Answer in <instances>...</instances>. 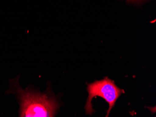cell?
<instances>
[{
	"label": "cell",
	"mask_w": 156,
	"mask_h": 117,
	"mask_svg": "<svg viewBox=\"0 0 156 117\" xmlns=\"http://www.w3.org/2000/svg\"><path fill=\"white\" fill-rule=\"evenodd\" d=\"M18 80V79H17ZM11 81L8 93H16L20 102V117H54L59 104L55 97L48 93H40L23 90L18 85V80Z\"/></svg>",
	"instance_id": "6da1fadb"
},
{
	"label": "cell",
	"mask_w": 156,
	"mask_h": 117,
	"mask_svg": "<svg viewBox=\"0 0 156 117\" xmlns=\"http://www.w3.org/2000/svg\"><path fill=\"white\" fill-rule=\"evenodd\" d=\"M87 90L88 92L85 109L86 114L92 115L94 112L92 105V99L94 98L99 96L104 98L108 103L109 108L106 117H108L118 98L122 93H124L123 90L118 88L114 82L108 77H104L100 81H95L91 84H87Z\"/></svg>",
	"instance_id": "7a4b0ae2"
},
{
	"label": "cell",
	"mask_w": 156,
	"mask_h": 117,
	"mask_svg": "<svg viewBox=\"0 0 156 117\" xmlns=\"http://www.w3.org/2000/svg\"><path fill=\"white\" fill-rule=\"evenodd\" d=\"M129 2H136V3H139L143 1L144 0H127Z\"/></svg>",
	"instance_id": "3957f363"
}]
</instances>
